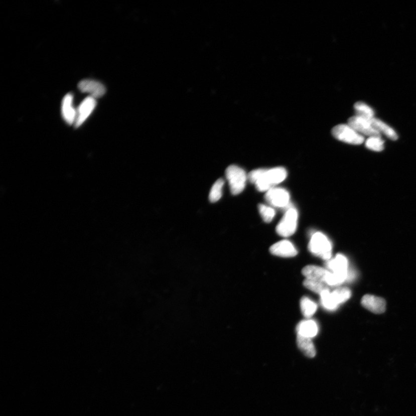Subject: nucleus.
<instances>
[{
  "label": "nucleus",
  "instance_id": "obj_1",
  "mask_svg": "<svg viewBox=\"0 0 416 416\" xmlns=\"http://www.w3.org/2000/svg\"><path fill=\"white\" fill-rule=\"evenodd\" d=\"M288 177V172L284 167L270 169H259L251 171L247 175L249 181L254 184L259 192H268L284 182Z\"/></svg>",
  "mask_w": 416,
  "mask_h": 416
},
{
  "label": "nucleus",
  "instance_id": "obj_22",
  "mask_svg": "<svg viewBox=\"0 0 416 416\" xmlns=\"http://www.w3.org/2000/svg\"><path fill=\"white\" fill-rule=\"evenodd\" d=\"M320 297L323 307L327 310L334 311L338 308L339 305L336 303L330 290L323 292L320 295Z\"/></svg>",
  "mask_w": 416,
  "mask_h": 416
},
{
  "label": "nucleus",
  "instance_id": "obj_2",
  "mask_svg": "<svg viewBox=\"0 0 416 416\" xmlns=\"http://www.w3.org/2000/svg\"><path fill=\"white\" fill-rule=\"evenodd\" d=\"M308 249L315 256L328 261L331 257L333 246L325 235L322 232H316L311 236Z\"/></svg>",
  "mask_w": 416,
  "mask_h": 416
},
{
  "label": "nucleus",
  "instance_id": "obj_5",
  "mask_svg": "<svg viewBox=\"0 0 416 416\" xmlns=\"http://www.w3.org/2000/svg\"><path fill=\"white\" fill-rule=\"evenodd\" d=\"M332 133L336 139L347 144L358 145L364 142L363 135L360 134L347 124L336 125L332 129Z\"/></svg>",
  "mask_w": 416,
  "mask_h": 416
},
{
  "label": "nucleus",
  "instance_id": "obj_18",
  "mask_svg": "<svg viewBox=\"0 0 416 416\" xmlns=\"http://www.w3.org/2000/svg\"><path fill=\"white\" fill-rule=\"evenodd\" d=\"M301 309L305 318H310L315 314L318 305L309 298L304 297L301 300Z\"/></svg>",
  "mask_w": 416,
  "mask_h": 416
},
{
  "label": "nucleus",
  "instance_id": "obj_17",
  "mask_svg": "<svg viewBox=\"0 0 416 416\" xmlns=\"http://www.w3.org/2000/svg\"><path fill=\"white\" fill-rule=\"evenodd\" d=\"M297 345L305 356L309 358H314L316 356V352L314 343L311 338L303 337L297 334Z\"/></svg>",
  "mask_w": 416,
  "mask_h": 416
},
{
  "label": "nucleus",
  "instance_id": "obj_10",
  "mask_svg": "<svg viewBox=\"0 0 416 416\" xmlns=\"http://www.w3.org/2000/svg\"><path fill=\"white\" fill-rule=\"evenodd\" d=\"M78 88L82 92L88 93L95 99L102 97L106 92L104 85L94 80H83L78 84Z\"/></svg>",
  "mask_w": 416,
  "mask_h": 416
},
{
  "label": "nucleus",
  "instance_id": "obj_11",
  "mask_svg": "<svg viewBox=\"0 0 416 416\" xmlns=\"http://www.w3.org/2000/svg\"><path fill=\"white\" fill-rule=\"evenodd\" d=\"M269 250L273 255L282 257H293L298 254L295 245L288 240H281L273 244Z\"/></svg>",
  "mask_w": 416,
  "mask_h": 416
},
{
  "label": "nucleus",
  "instance_id": "obj_25",
  "mask_svg": "<svg viewBox=\"0 0 416 416\" xmlns=\"http://www.w3.org/2000/svg\"><path fill=\"white\" fill-rule=\"evenodd\" d=\"M384 143L380 136H370L365 141V146L372 151L381 152L384 150Z\"/></svg>",
  "mask_w": 416,
  "mask_h": 416
},
{
  "label": "nucleus",
  "instance_id": "obj_8",
  "mask_svg": "<svg viewBox=\"0 0 416 416\" xmlns=\"http://www.w3.org/2000/svg\"><path fill=\"white\" fill-rule=\"evenodd\" d=\"M348 124L360 134L370 136H381L380 133L372 126L371 120L355 115L348 120Z\"/></svg>",
  "mask_w": 416,
  "mask_h": 416
},
{
  "label": "nucleus",
  "instance_id": "obj_13",
  "mask_svg": "<svg viewBox=\"0 0 416 416\" xmlns=\"http://www.w3.org/2000/svg\"><path fill=\"white\" fill-rule=\"evenodd\" d=\"M72 103L73 96L70 93L67 94L62 101V112L64 120L69 124H75L76 118V110Z\"/></svg>",
  "mask_w": 416,
  "mask_h": 416
},
{
  "label": "nucleus",
  "instance_id": "obj_20",
  "mask_svg": "<svg viewBox=\"0 0 416 416\" xmlns=\"http://www.w3.org/2000/svg\"><path fill=\"white\" fill-rule=\"evenodd\" d=\"M304 285L305 288L311 290L316 293L321 295V294L327 290H330L328 286L324 282L308 280L306 279L304 281Z\"/></svg>",
  "mask_w": 416,
  "mask_h": 416
},
{
  "label": "nucleus",
  "instance_id": "obj_14",
  "mask_svg": "<svg viewBox=\"0 0 416 416\" xmlns=\"http://www.w3.org/2000/svg\"><path fill=\"white\" fill-rule=\"evenodd\" d=\"M318 324L312 320H304L297 327V334L309 338L315 337L318 334Z\"/></svg>",
  "mask_w": 416,
  "mask_h": 416
},
{
  "label": "nucleus",
  "instance_id": "obj_9",
  "mask_svg": "<svg viewBox=\"0 0 416 416\" xmlns=\"http://www.w3.org/2000/svg\"><path fill=\"white\" fill-rule=\"evenodd\" d=\"M96 105L95 99L90 96L87 97L82 102L76 110V118L74 124L76 127L81 126L86 120L91 113L93 112Z\"/></svg>",
  "mask_w": 416,
  "mask_h": 416
},
{
  "label": "nucleus",
  "instance_id": "obj_4",
  "mask_svg": "<svg viewBox=\"0 0 416 416\" xmlns=\"http://www.w3.org/2000/svg\"><path fill=\"white\" fill-rule=\"evenodd\" d=\"M299 219V213L293 207H290L280 223L277 225L276 231L277 233L284 237H289L295 233Z\"/></svg>",
  "mask_w": 416,
  "mask_h": 416
},
{
  "label": "nucleus",
  "instance_id": "obj_21",
  "mask_svg": "<svg viewBox=\"0 0 416 416\" xmlns=\"http://www.w3.org/2000/svg\"><path fill=\"white\" fill-rule=\"evenodd\" d=\"M224 185V181L222 179L217 180L212 187L210 191L209 199L211 202L218 201L222 197L223 188Z\"/></svg>",
  "mask_w": 416,
  "mask_h": 416
},
{
  "label": "nucleus",
  "instance_id": "obj_16",
  "mask_svg": "<svg viewBox=\"0 0 416 416\" xmlns=\"http://www.w3.org/2000/svg\"><path fill=\"white\" fill-rule=\"evenodd\" d=\"M371 121L373 128L377 131H378L380 134L381 133H383L387 138L393 141H395L398 139L397 133H396L394 129L390 126H389L388 124L385 123L383 121L373 117L371 119Z\"/></svg>",
  "mask_w": 416,
  "mask_h": 416
},
{
  "label": "nucleus",
  "instance_id": "obj_12",
  "mask_svg": "<svg viewBox=\"0 0 416 416\" xmlns=\"http://www.w3.org/2000/svg\"><path fill=\"white\" fill-rule=\"evenodd\" d=\"M361 304L368 311L376 314H383L386 308V303L382 298L370 295L362 297Z\"/></svg>",
  "mask_w": 416,
  "mask_h": 416
},
{
  "label": "nucleus",
  "instance_id": "obj_24",
  "mask_svg": "<svg viewBox=\"0 0 416 416\" xmlns=\"http://www.w3.org/2000/svg\"><path fill=\"white\" fill-rule=\"evenodd\" d=\"M258 211L262 219L266 223L271 222L276 215L275 210L273 207L265 204H259Z\"/></svg>",
  "mask_w": 416,
  "mask_h": 416
},
{
  "label": "nucleus",
  "instance_id": "obj_3",
  "mask_svg": "<svg viewBox=\"0 0 416 416\" xmlns=\"http://www.w3.org/2000/svg\"><path fill=\"white\" fill-rule=\"evenodd\" d=\"M226 178L233 195L241 193L245 188L247 175L245 170L235 165L229 166L226 172Z\"/></svg>",
  "mask_w": 416,
  "mask_h": 416
},
{
  "label": "nucleus",
  "instance_id": "obj_19",
  "mask_svg": "<svg viewBox=\"0 0 416 416\" xmlns=\"http://www.w3.org/2000/svg\"><path fill=\"white\" fill-rule=\"evenodd\" d=\"M355 111L356 112V115L365 118L369 120H371L372 118L375 117V112L373 109L366 104V103L362 101H358L354 105Z\"/></svg>",
  "mask_w": 416,
  "mask_h": 416
},
{
  "label": "nucleus",
  "instance_id": "obj_7",
  "mask_svg": "<svg viewBox=\"0 0 416 416\" xmlns=\"http://www.w3.org/2000/svg\"><path fill=\"white\" fill-rule=\"evenodd\" d=\"M327 268L344 282L349 278L348 261L344 255L337 254L333 259L327 261Z\"/></svg>",
  "mask_w": 416,
  "mask_h": 416
},
{
  "label": "nucleus",
  "instance_id": "obj_15",
  "mask_svg": "<svg viewBox=\"0 0 416 416\" xmlns=\"http://www.w3.org/2000/svg\"><path fill=\"white\" fill-rule=\"evenodd\" d=\"M328 272V270L315 265H308L302 270L303 274L308 280L323 282L324 283Z\"/></svg>",
  "mask_w": 416,
  "mask_h": 416
},
{
  "label": "nucleus",
  "instance_id": "obj_23",
  "mask_svg": "<svg viewBox=\"0 0 416 416\" xmlns=\"http://www.w3.org/2000/svg\"><path fill=\"white\" fill-rule=\"evenodd\" d=\"M331 294L336 303L339 305L346 302L350 299L351 296H352L350 290L346 288L337 289L334 292H332Z\"/></svg>",
  "mask_w": 416,
  "mask_h": 416
},
{
  "label": "nucleus",
  "instance_id": "obj_6",
  "mask_svg": "<svg viewBox=\"0 0 416 416\" xmlns=\"http://www.w3.org/2000/svg\"><path fill=\"white\" fill-rule=\"evenodd\" d=\"M265 200L272 207L279 208L288 207L290 195L287 190L282 188H275L266 192Z\"/></svg>",
  "mask_w": 416,
  "mask_h": 416
}]
</instances>
